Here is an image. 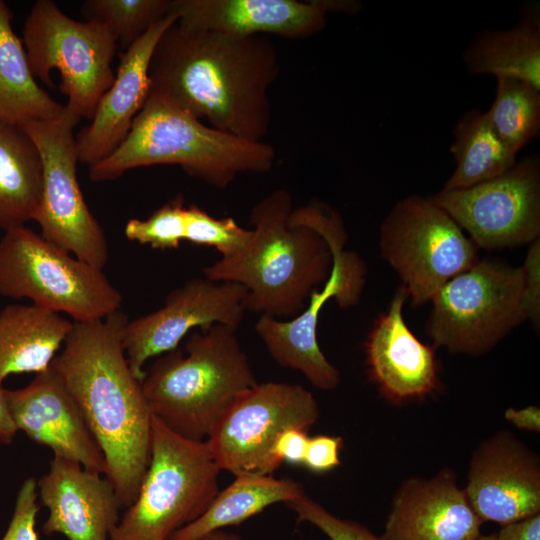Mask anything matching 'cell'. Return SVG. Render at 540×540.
Returning <instances> with one entry per match:
<instances>
[{
    "label": "cell",
    "mask_w": 540,
    "mask_h": 540,
    "mask_svg": "<svg viewBox=\"0 0 540 540\" xmlns=\"http://www.w3.org/2000/svg\"><path fill=\"white\" fill-rule=\"evenodd\" d=\"M267 36H237L174 23L149 66L151 90L199 120L235 136L263 141L271 124L269 89L280 74Z\"/></svg>",
    "instance_id": "obj_1"
},
{
    "label": "cell",
    "mask_w": 540,
    "mask_h": 540,
    "mask_svg": "<svg viewBox=\"0 0 540 540\" xmlns=\"http://www.w3.org/2000/svg\"><path fill=\"white\" fill-rule=\"evenodd\" d=\"M128 317L74 322L51 368L80 408L123 507L137 497L151 458L152 413L123 346Z\"/></svg>",
    "instance_id": "obj_2"
},
{
    "label": "cell",
    "mask_w": 540,
    "mask_h": 540,
    "mask_svg": "<svg viewBox=\"0 0 540 540\" xmlns=\"http://www.w3.org/2000/svg\"><path fill=\"white\" fill-rule=\"evenodd\" d=\"M293 209L289 191L275 189L251 209L253 228L246 245L202 269L210 280L242 285L247 312L292 319L329 276L328 243L316 229L294 219Z\"/></svg>",
    "instance_id": "obj_3"
},
{
    "label": "cell",
    "mask_w": 540,
    "mask_h": 540,
    "mask_svg": "<svg viewBox=\"0 0 540 540\" xmlns=\"http://www.w3.org/2000/svg\"><path fill=\"white\" fill-rule=\"evenodd\" d=\"M274 148L206 125L164 94L151 90L123 142L89 167L91 181H111L126 171L153 165H177L189 176L217 189L241 173H266Z\"/></svg>",
    "instance_id": "obj_4"
},
{
    "label": "cell",
    "mask_w": 540,
    "mask_h": 540,
    "mask_svg": "<svg viewBox=\"0 0 540 540\" xmlns=\"http://www.w3.org/2000/svg\"><path fill=\"white\" fill-rule=\"evenodd\" d=\"M257 383L237 330L213 324L193 331L184 350L158 356L141 386L153 416L185 438L204 441L226 407Z\"/></svg>",
    "instance_id": "obj_5"
},
{
    "label": "cell",
    "mask_w": 540,
    "mask_h": 540,
    "mask_svg": "<svg viewBox=\"0 0 540 540\" xmlns=\"http://www.w3.org/2000/svg\"><path fill=\"white\" fill-rule=\"evenodd\" d=\"M220 471L206 440L185 438L152 415L147 471L109 540H168L205 512L220 490Z\"/></svg>",
    "instance_id": "obj_6"
},
{
    "label": "cell",
    "mask_w": 540,
    "mask_h": 540,
    "mask_svg": "<svg viewBox=\"0 0 540 540\" xmlns=\"http://www.w3.org/2000/svg\"><path fill=\"white\" fill-rule=\"evenodd\" d=\"M292 216L324 237L332 253L331 270L324 284L310 295L300 314L288 320L260 315L255 331L278 365L296 370L316 388L330 391L339 385L340 373L318 344L320 312L330 299L341 308L358 304L367 268L357 253L345 249L347 233L343 219L329 205L311 201L294 207Z\"/></svg>",
    "instance_id": "obj_7"
},
{
    "label": "cell",
    "mask_w": 540,
    "mask_h": 540,
    "mask_svg": "<svg viewBox=\"0 0 540 540\" xmlns=\"http://www.w3.org/2000/svg\"><path fill=\"white\" fill-rule=\"evenodd\" d=\"M0 295L28 299L75 322L104 319L123 302L102 270L25 226L4 230L0 237Z\"/></svg>",
    "instance_id": "obj_8"
},
{
    "label": "cell",
    "mask_w": 540,
    "mask_h": 540,
    "mask_svg": "<svg viewBox=\"0 0 540 540\" xmlns=\"http://www.w3.org/2000/svg\"><path fill=\"white\" fill-rule=\"evenodd\" d=\"M426 324L434 347L479 355L527 320L522 267L478 260L447 281L430 301Z\"/></svg>",
    "instance_id": "obj_9"
},
{
    "label": "cell",
    "mask_w": 540,
    "mask_h": 540,
    "mask_svg": "<svg viewBox=\"0 0 540 540\" xmlns=\"http://www.w3.org/2000/svg\"><path fill=\"white\" fill-rule=\"evenodd\" d=\"M23 44L34 77L54 87L50 73L57 69L66 106L91 120L115 80L111 64L118 45L107 26L96 20L77 21L54 1L38 0L26 17Z\"/></svg>",
    "instance_id": "obj_10"
},
{
    "label": "cell",
    "mask_w": 540,
    "mask_h": 540,
    "mask_svg": "<svg viewBox=\"0 0 540 540\" xmlns=\"http://www.w3.org/2000/svg\"><path fill=\"white\" fill-rule=\"evenodd\" d=\"M383 258L396 271L413 306L430 302L451 278L477 263L478 247L429 197L407 196L380 227Z\"/></svg>",
    "instance_id": "obj_11"
},
{
    "label": "cell",
    "mask_w": 540,
    "mask_h": 540,
    "mask_svg": "<svg viewBox=\"0 0 540 540\" xmlns=\"http://www.w3.org/2000/svg\"><path fill=\"white\" fill-rule=\"evenodd\" d=\"M80 119L65 105L53 120L21 126L42 161V193L33 220L44 239L102 270L109 259L108 242L77 179L79 155L73 130Z\"/></svg>",
    "instance_id": "obj_12"
},
{
    "label": "cell",
    "mask_w": 540,
    "mask_h": 540,
    "mask_svg": "<svg viewBox=\"0 0 540 540\" xmlns=\"http://www.w3.org/2000/svg\"><path fill=\"white\" fill-rule=\"evenodd\" d=\"M319 415L314 395L304 386L258 382L226 407L206 442L221 471L273 474L282 464L273 454L279 434L288 428L308 432Z\"/></svg>",
    "instance_id": "obj_13"
},
{
    "label": "cell",
    "mask_w": 540,
    "mask_h": 540,
    "mask_svg": "<svg viewBox=\"0 0 540 540\" xmlns=\"http://www.w3.org/2000/svg\"><path fill=\"white\" fill-rule=\"evenodd\" d=\"M429 198L477 247L531 244L540 236V158L530 155L499 176Z\"/></svg>",
    "instance_id": "obj_14"
},
{
    "label": "cell",
    "mask_w": 540,
    "mask_h": 540,
    "mask_svg": "<svg viewBox=\"0 0 540 540\" xmlns=\"http://www.w3.org/2000/svg\"><path fill=\"white\" fill-rule=\"evenodd\" d=\"M246 293L238 283L192 278L172 290L156 311L128 320L123 346L134 376L142 381L146 362L178 348L195 328L222 324L238 330L247 312Z\"/></svg>",
    "instance_id": "obj_15"
},
{
    "label": "cell",
    "mask_w": 540,
    "mask_h": 540,
    "mask_svg": "<svg viewBox=\"0 0 540 540\" xmlns=\"http://www.w3.org/2000/svg\"><path fill=\"white\" fill-rule=\"evenodd\" d=\"M482 522L500 525L540 513V459L511 431L482 441L463 488Z\"/></svg>",
    "instance_id": "obj_16"
},
{
    "label": "cell",
    "mask_w": 540,
    "mask_h": 540,
    "mask_svg": "<svg viewBox=\"0 0 540 540\" xmlns=\"http://www.w3.org/2000/svg\"><path fill=\"white\" fill-rule=\"evenodd\" d=\"M360 6L344 0H171L170 13L187 28L296 40L320 32L329 13H356Z\"/></svg>",
    "instance_id": "obj_17"
},
{
    "label": "cell",
    "mask_w": 540,
    "mask_h": 540,
    "mask_svg": "<svg viewBox=\"0 0 540 540\" xmlns=\"http://www.w3.org/2000/svg\"><path fill=\"white\" fill-rule=\"evenodd\" d=\"M10 411L18 431L85 469L105 474L103 452L87 422L51 366L25 387L9 390Z\"/></svg>",
    "instance_id": "obj_18"
},
{
    "label": "cell",
    "mask_w": 540,
    "mask_h": 540,
    "mask_svg": "<svg viewBox=\"0 0 540 540\" xmlns=\"http://www.w3.org/2000/svg\"><path fill=\"white\" fill-rule=\"evenodd\" d=\"M408 298L401 285L365 342L370 380L389 402L401 405L423 399L440 389L435 347L421 342L403 317Z\"/></svg>",
    "instance_id": "obj_19"
},
{
    "label": "cell",
    "mask_w": 540,
    "mask_h": 540,
    "mask_svg": "<svg viewBox=\"0 0 540 540\" xmlns=\"http://www.w3.org/2000/svg\"><path fill=\"white\" fill-rule=\"evenodd\" d=\"M479 519L455 472L405 479L395 492L382 540H476Z\"/></svg>",
    "instance_id": "obj_20"
},
{
    "label": "cell",
    "mask_w": 540,
    "mask_h": 540,
    "mask_svg": "<svg viewBox=\"0 0 540 540\" xmlns=\"http://www.w3.org/2000/svg\"><path fill=\"white\" fill-rule=\"evenodd\" d=\"M102 474L78 462L53 457L38 484L40 503L48 509L45 535L68 540H109L123 507L114 487Z\"/></svg>",
    "instance_id": "obj_21"
},
{
    "label": "cell",
    "mask_w": 540,
    "mask_h": 540,
    "mask_svg": "<svg viewBox=\"0 0 540 540\" xmlns=\"http://www.w3.org/2000/svg\"><path fill=\"white\" fill-rule=\"evenodd\" d=\"M176 21L170 13L119 55L113 84L101 97L91 123L76 136L80 162L92 166L102 161L126 138L151 91L149 66L154 49Z\"/></svg>",
    "instance_id": "obj_22"
},
{
    "label": "cell",
    "mask_w": 540,
    "mask_h": 540,
    "mask_svg": "<svg viewBox=\"0 0 540 540\" xmlns=\"http://www.w3.org/2000/svg\"><path fill=\"white\" fill-rule=\"evenodd\" d=\"M73 322L34 304L0 311V383L10 375L47 370Z\"/></svg>",
    "instance_id": "obj_23"
},
{
    "label": "cell",
    "mask_w": 540,
    "mask_h": 540,
    "mask_svg": "<svg viewBox=\"0 0 540 540\" xmlns=\"http://www.w3.org/2000/svg\"><path fill=\"white\" fill-rule=\"evenodd\" d=\"M472 75L515 78L540 89V15L527 8L521 19L505 30H484L463 56Z\"/></svg>",
    "instance_id": "obj_24"
},
{
    "label": "cell",
    "mask_w": 540,
    "mask_h": 540,
    "mask_svg": "<svg viewBox=\"0 0 540 540\" xmlns=\"http://www.w3.org/2000/svg\"><path fill=\"white\" fill-rule=\"evenodd\" d=\"M11 22L12 12L0 0V124L21 127L53 120L65 106L38 85Z\"/></svg>",
    "instance_id": "obj_25"
},
{
    "label": "cell",
    "mask_w": 540,
    "mask_h": 540,
    "mask_svg": "<svg viewBox=\"0 0 540 540\" xmlns=\"http://www.w3.org/2000/svg\"><path fill=\"white\" fill-rule=\"evenodd\" d=\"M305 494L303 485L273 474L235 476L219 490L205 512L192 523L174 532L168 540H198L215 530L238 525L276 503H288Z\"/></svg>",
    "instance_id": "obj_26"
},
{
    "label": "cell",
    "mask_w": 540,
    "mask_h": 540,
    "mask_svg": "<svg viewBox=\"0 0 540 540\" xmlns=\"http://www.w3.org/2000/svg\"><path fill=\"white\" fill-rule=\"evenodd\" d=\"M39 151L19 126L0 124V226H25L33 220L42 193Z\"/></svg>",
    "instance_id": "obj_27"
},
{
    "label": "cell",
    "mask_w": 540,
    "mask_h": 540,
    "mask_svg": "<svg viewBox=\"0 0 540 540\" xmlns=\"http://www.w3.org/2000/svg\"><path fill=\"white\" fill-rule=\"evenodd\" d=\"M450 151L456 167L443 187L445 190L484 182L507 172L517 162L487 113L478 110H471L458 120Z\"/></svg>",
    "instance_id": "obj_28"
},
{
    "label": "cell",
    "mask_w": 540,
    "mask_h": 540,
    "mask_svg": "<svg viewBox=\"0 0 540 540\" xmlns=\"http://www.w3.org/2000/svg\"><path fill=\"white\" fill-rule=\"evenodd\" d=\"M486 112L495 131L515 155L540 132V89L515 78L498 77Z\"/></svg>",
    "instance_id": "obj_29"
},
{
    "label": "cell",
    "mask_w": 540,
    "mask_h": 540,
    "mask_svg": "<svg viewBox=\"0 0 540 540\" xmlns=\"http://www.w3.org/2000/svg\"><path fill=\"white\" fill-rule=\"evenodd\" d=\"M170 8L171 0H87L81 12L86 20L106 25L126 50L169 15Z\"/></svg>",
    "instance_id": "obj_30"
},
{
    "label": "cell",
    "mask_w": 540,
    "mask_h": 540,
    "mask_svg": "<svg viewBox=\"0 0 540 540\" xmlns=\"http://www.w3.org/2000/svg\"><path fill=\"white\" fill-rule=\"evenodd\" d=\"M185 224L184 198L178 195L156 209L147 219H129L124 233L128 240L153 249H175L185 240Z\"/></svg>",
    "instance_id": "obj_31"
},
{
    "label": "cell",
    "mask_w": 540,
    "mask_h": 540,
    "mask_svg": "<svg viewBox=\"0 0 540 540\" xmlns=\"http://www.w3.org/2000/svg\"><path fill=\"white\" fill-rule=\"evenodd\" d=\"M251 235L252 229H245L232 217H212L195 204L186 207L185 240L198 246L215 248L222 257L239 252Z\"/></svg>",
    "instance_id": "obj_32"
},
{
    "label": "cell",
    "mask_w": 540,
    "mask_h": 540,
    "mask_svg": "<svg viewBox=\"0 0 540 540\" xmlns=\"http://www.w3.org/2000/svg\"><path fill=\"white\" fill-rule=\"evenodd\" d=\"M300 522L319 529L329 540H382L364 525L332 514L307 494L286 503Z\"/></svg>",
    "instance_id": "obj_33"
},
{
    "label": "cell",
    "mask_w": 540,
    "mask_h": 540,
    "mask_svg": "<svg viewBox=\"0 0 540 540\" xmlns=\"http://www.w3.org/2000/svg\"><path fill=\"white\" fill-rule=\"evenodd\" d=\"M38 497L37 481L32 477L26 478L19 488L13 514L0 540H38L35 530Z\"/></svg>",
    "instance_id": "obj_34"
},
{
    "label": "cell",
    "mask_w": 540,
    "mask_h": 540,
    "mask_svg": "<svg viewBox=\"0 0 540 540\" xmlns=\"http://www.w3.org/2000/svg\"><path fill=\"white\" fill-rule=\"evenodd\" d=\"M343 438L340 436L317 435L309 437L303 466L314 473H325L340 465V450Z\"/></svg>",
    "instance_id": "obj_35"
},
{
    "label": "cell",
    "mask_w": 540,
    "mask_h": 540,
    "mask_svg": "<svg viewBox=\"0 0 540 540\" xmlns=\"http://www.w3.org/2000/svg\"><path fill=\"white\" fill-rule=\"evenodd\" d=\"M521 267L524 275L527 319L538 325L540 316V238L531 243Z\"/></svg>",
    "instance_id": "obj_36"
},
{
    "label": "cell",
    "mask_w": 540,
    "mask_h": 540,
    "mask_svg": "<svg viewBox=\"0 0 540 540\" xmlns=\"http://www.w3.org/2000/svg\"><path fill=\"white\" fill-rule=\"evenodd\" d=\"M309 436L307 431L299 428H288L279 434L274 446V456L292 465H303Z\"/></svg>",
    "instance_id": "obj_37"
},
{
    "label": "cell",
    "mask_w": 540,
    "mask_h": 540,
    "mask_svg": "<svg viewBox=\"0 0 540 540\" xmlns=\"http://www.w3.org/2000/svg\"><path fill=\"white\" fill-rule=\"evenodd\" d=\"M501 526L497 540H540V513Z\"/></svg>",
    "instance_id": "obj_38"
},
{
    "label": "cell",
    "mask_w": 540,
    "mask_h": 540,
    "mask_svg": "<svg viewBox=\"0 0 540 540\" xmlns=\"http://www.w3.org/2000/svg\"><path fill=\"white\" fill-rule=\"evenodd\" d=\"M504 417L518 429L537 433L540 431V408L538 406L529 405L521 409L511 407L505 411Z\"/></svg>",
    "instance_id": "obj_39"
},
{
    "label": "cell",
    "mask_w": 540,
    "mask_h": 540,
    "mask_svg": "<svg viewBox=\"0 0 540 540\" xmlns=\"http://www.w3.org/2000/svg\"><path fill=\"white\" fill-rule=\"evenodd\" d=\"M8 391L0 383V445L10 444L18 431L10 411Z\"/></svg>",
    "instance_id": "obj_40"
},
{
    "label": "cell",
    "mask_w": 540,
    "mask_h": 540,
    "mask_svg": "<svg viewBox=\"0 0 540 540\" xmlns=\"http://www.w3.org/2000/svg\"><path fill=\"white\" fill-rule=\"evenodd\" d=\"M198 540H243L238 533L230 532L225 529L215 530L208 533Z\"/></svg>",
    "instance_id": "obj_41"
},
{
    "label": "cell",
    "mask_w": 540,
    "mask_h": 540,
    "mask_svg": "<svg viewBox=\"0 0 540 540\" xmlns=\"http://www.w3.org/2000/svg\"><path fill=\"white\" fill-rule=\"evenodd\" d=\"M476 540H497L496 534L481 535Z\"/></svg>",
    "instance_id": "obj_42"
},
{
    "label": "cell",
    "mask_w": 540,
    "mask_h": 540,
    "mask_svg": "<svg viewBox=\"0 0 540 540\" xmlns=\"http://www.w3.org/2000/svg\"><path fill=\"white\" fill-rule=\"evenodd\" d=\"M2 230L1 226H0V231Z\"/></svg>",
    "instance_id": "obj_43"
}]
</instances>
